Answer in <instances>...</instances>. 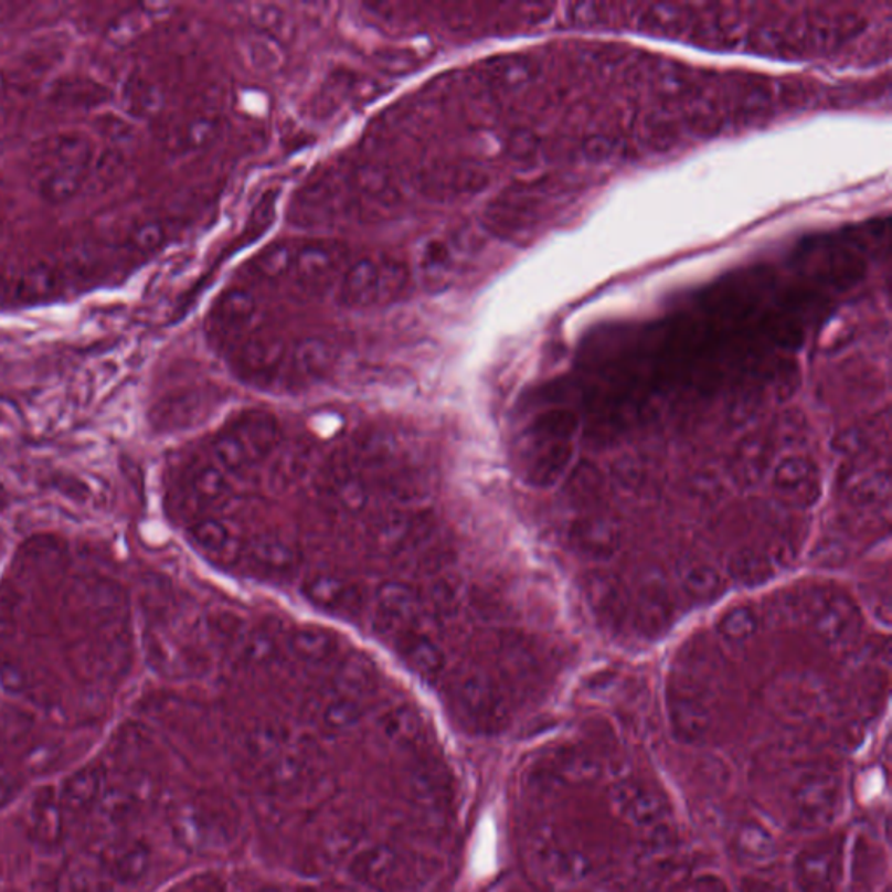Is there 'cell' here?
Returning <instances> with one entry per match:
<instances>
[{"label": "cell", "mask_w": 892, "mask_h": 892, "mask_svg": "<svg viewBox=\"0 0 892 892\" xmlns=\"http://www.w3.org/2000/svg\"><path fill=\"white\" fill-rule=\"evenodd\" d=\"M505 666L511 673H517L520 680H529L539 673L538 657L532 650L521 644H509L505 647Z\"/></svg>", "instance_id": "cell-50"}, {"label": "cell", "mask_w": 892, "mask_h": 892, "mask_svg": "<svg viewBox=\"0 0 892 892\" xmlns=\"http://www.w3.org/2000/svg\"><path fill=\"white\" fill-rule=\"evenodd\" d=\"M741 892H788L786 891L783 885L777 884L774 880L767 879H755V877H750V879L741 880L740 885Z\"/></svg>", "instance_id": "cell-60"}, {"label": "cell", "mask_w": 892, "mask_h": 892, "mask_svg": "<svg viewBox=\"0 0 892 892\" xmlns=\"http://www.w3.org/2000/svg\"><path fill=\"white\" fill-rule=\"evenodd\" d=\"M189 892H204V891H189Z\"/></svg>", "instance_id": "cell-62"}, {"label": "cell", "mask_w": 892, "mask_h": 892, "mask_svg": "<svg viewBox=\"0 0 892 892\" xmlns=\"http://www.w3.org/2000/svg\"><path fill=\"white\" fill-rule=\"evenodd\" d=\"M0 889H2V884H0Z\"/></svg>", "instance_id": "cell-63"}, {"label": "cell", "mask_w": 892, "mask_h": 892, "mask_svg": "<svg viewBox=\"0 0 892 892\" xmlns=\"http://www.w3.org/2000/svg\"><path fill=\"white\" fill-rule=\"evenodd\" d=\"M62 801L47 789L39 792L30 806V827L42 842H56L63 830Z\"/></svg>", "instance_id": "cell-34"}, {"label": "cell", "mask_w": 892, "mask_h": 892, "mask_svg": "<svg viewBox=\"0 0 892 892\" xmlns=\"http://www.w3.org/2000/svg\"><path fill=\"white\" fill-rule=\"evenodd\" d=\"M774 445L767 436L752 434L741 439L731 457V475L737 484L753 487L767 475L773 463Z\"/></svg>", "instance_id": "cell-28"}, {"label": "cell", "mask_w": 892, "mask_h": 892, "mask_svg": "<svg viewBox=\"0 0 892 892\" xmlns=\"http://www.w3.org/2000/svg\"><path fill=\"white\" fill-rule=\"evenodd\" d=\"M244 565L255 577L285 581L294 577L300 563V551L294 542L276 533H262L244 542Z\"/></svg>", "instance_id": "cell-14"}, {"label": "cell", "mask_w": 892, "mask_h": 892, "mask_svg": "<svg viewBox=\"0 0 892 892\" xmlns=\"http://www.w3.org/2000/svg\"><path fill=\"white\" fill-rule=\"evenodd\" d=\"M98 809L107 821H126L137 810V798L132 797L126 789H116L112 794L102 795Z\"/></svg>", "instance_id": "cell-49"}, {"label": "cell", "mask_w": 892, "mask_h": 892, "mask_svg": "<svg viewBox=\"0 0 892 892\" xmlns=\"http://www.w3.org/2000/svg\"><path fill=\"white\" fill-rule=\"evenodd\" d=\"M56 758H59V753H56L53 746H47V744L39 746V748L32 750L29 756H26V771H30L32 774H38V776L39 774L47 773L51 765H54V762H56Z\"/></svg>", "instance_id": "cell-56"}, {"label": "cell", "mask_w": 892, "mask_h": 892, "mask_svg": "<svg viewBox=\"0 0 892 892\" xmlns=\"http://www.w3.org/2000/svg\"><path fill=\"white\" fill-rule=\"evenodd\" d=\"M692 493L698 497L702 502H710L715 505L723 497L725 492V485H723L722 475L715 469H701L695 472L694 478L690 481Z\"/></svg>", "instance_id": "cell-52"}, {"label": "cell", "mask_w": 892, "mask_h": 892, "mask_svg": "<svg viewBox=\"0 0 892 892\" xmlns=\"http://www.w3.org/2000/svg\"><path fill=\"white\" fill-rule=\"evenodd\" d=\"M720 637L732 645H743L752 640L758 631V616L752 605H734L723 612L716 623Z\"/></svg>", "instance_id": "cell-39"}, {"label": "cell", "mask_w": 892, "mask_h": 892, "mask_svg": "<svg viewBox=\"0 0 892 892\" xmlns=\"http://www.w3.org/2000/svg\"><path fill=\"white\" fill-rule=\"evenodd\" d=\"M289 652L297 657L298 661L310 666H325L334 661L339 656L340 641L334 633L328 629L300 628L289 637Z\"/></svg>", "instance_id": "cell-29"}, {"label": "cell", "mask_w": 892, "mask_h": 892, "mask_svg": "<svg viewBox=\"0 0 892 892\" xmlns=\"http://www.w3.org/2000/svg\"><path fill=\"white\" fill-rule=\"evenodd\" d=\"M279 442V424L274 415L249 410L232 418L211 439L210 455L229 475L249 471L264 463Z\"/></svg>", "instance_id": "cell-3"}, {"label": "cell", "mask_w": 892, "mask_h": 892, "mask_svg": "<svg viewBox=\"0 0 892 892\" xmlns=\"http://www.w3.org/2000/svg\"><path fill=\"white\" fill-rule=\"evenodd\" d=\"M384 731L394 740L410 737V735H414L418 731L417 716L408 708L393 710L389 715H385Z\"/></svg>", "instance_id": "cell-55"}, {"label": "cell", "mask_w": 892, "mask_h": 892, "mask_svg": "<svg viewBox=\"0 0 892 892\" xmlns=\"http://www.w3.org/2000/svg\"><path fill=\"white\" fill-rule=\"evenodd\" d=\"M891 492L889 475L885 471L868 472L863 478L856 479L849 488V499L856 506H875L884 502Z\"/></svg>", "instance_id": "cell-46"}, {"label": "cell", "mask_w": 892, "mask_h": 892, "mask_svg": "<svg viewBox=\"0 0 892 892\" xmlns=\"http://www.w3.org/2000/svg\"><path fill=\"white\" fill-rule=\"evenodd\" d=\"M396 649L406 666L422 677H438L448 665L443 645L427 629L422 628V623L396 641Z\"/></svg>", "instance_id": "cell-27"}, {"label": "cell", "mask_w": 892, "mask_h": 892, "mask_svg": "<svg viewBox=\"0 0 892 892\" xmlns=\"http://www.w3.org/2000/svg\"><path fill=\"white\" fill-rule=\"evenodd\" d=\"M244 661L253 666H269L276 661L279 645L270 629L256 628L246 631L240 645Z\"/></svg>", "instance_id": "cell-44"}, {"label": "cell", "mask_w": 892, "mask_h": 892, "mask_svg": "<svg viewBox=\"0 0 892 892\" xmlns=\"http://www.w3.org/2000/svg\"><path fill=\"white\" fill-rule=\"evenodd\" d=\"M373 666L367 659L361 657H351L348 661L342 662L339 668V673L334 678L339 694L349 695V698L360 699L361 695L367 694L368 689L375 680L373 675Z\"/></svg>", "instance_id": "cell-42"}, {"label": "cell", "mask_w": 892, "mask_h": 892, "mask_svg": "<svg viewBox=\"0 0 892 892\" xmlns=\"http://www.w3.org/2000/svg\"><path fill=\"white\" fill-rule=\"evenodd\" d=\"M424 620L421 596L414 586L400 581L382 584L373 602V629L396 644Z\"/></svg>", "instance_id": "cell-9"}, {"label": "cell", "mask_w": 892, "mask_h": 892, "mask_svg": "<svg viewBox=\"0 0 892 892\" xmlns=\"http://www.w3.org/2000/svg\"><path fill=\"white\" fill-rule=\"evenodd\" d=\"M261 304L248 286H232L225 289L206 319V334L219 351L231 352L241 340L256 330L255 319Z\"/></svg>", "instance_id": "cell-7"}, {"label": "cell", "mask_w": 892, "mask_h": 892, "mask_svg": "<svg viewBox=\"0 0 892 892\" xmlns=\"http://www.w3.org/2000/svg\"><path fill=\"white\" fill-rule=\"evenodd\" d=\"M584 598L602 626L617 629L628 619V596L616 575L593 571L584 578Z\"/></svg>", "instance_id": "cell-20"}, {"label": "cell", "mask_w": 892, "mask_h": 892, "mask_svg": "<svg viewBox=\"0 0 892 892\" xmlns=\"http://www.w3.org/2000/svg\"><path fill=\"white\" fill-rule=\"evenodd\" d=\"M814 628L828 645L846 644L856 637L860 616L846 595L822 596V604L814 612Z\"/></svg>", "instance_id": "cell-26"}, {"label": "cell", "mask_w": 892, "mask_h": 892, "mask_svg": "<svg viewBox=\"0 0 892 892\" xmlns=\"http://www.w3.org/2000/svg\"><path fill=\"white\" fill-rule=\"evenodd\" d=\"M110 885L104 873L92 864L75 867L68 877V892H108Z\"/></svg>", "instance_id": "cell-54"}, {"label": "cell", "mask_w": 892, "mask_h": 892, "mask_svg": "<svg viewBox=\"0 0 892 892\" xmlns=\"http://www.w3.org/2000/svg\"><path fill=\"white\" fill-rule=\"evenodd\" d=\"M289 346L283 334L256 328L229 352L231 367L241 381L267 387L285 372Z\"/></svg>", "instance_id": "cell-6"}, {"label": "cell", "mask_w": 892, "mask_h": 892, "mask_svg": "<svg viewBox=\"0 0 892 892\" xmlns=\"http://www.w3.org/2000/svg\"><path fill=\"white\" fill-rule=\"evenodd\" d=\"M864 446H867V438L860 429L843 431L833 442V448L840 455H858L864 450Z\"/></svg>", "instance_id": "cell-57"}, {"label": "cell", "mask_w": 892, "mask_h": 892, "mask_svg": "<svg viewBox=\"0 0 892 892\" xmlns=\"http://www.w3.org/2000/svg\"><path fill=\"white\" fill-rule=\"evenodd\" d=\"M682 892H728V888L716 877H699L687 884Z\"/></svg>", "instance_id": "cell-61"}, {"label": "cell", "mask_w": 892, "mask_h": 892, "mask_svg": "<svg viewBox=\"0 0 892 892\" xmlns=\"http://www.w3.org/2000/svg\"><path fill=\"white\" fill-rule=\"evenodd\" d=\"M488 185V174L469 161H439L422 168L417 174L418 191L436 203L460 201L478 194Z\"/></svg>", "instance_id": "cell-11"}, {"label": "cell", "mask_w": 892, "mask_h": 892, "mask_svg": "<svg viewBox=\"0 0 892 892\" xmlns=\"http://www.w3.org/2000/svg\"><path fill=\"white\" fill-rule=\"evenodd\" d=\"M532 75V63L520 56H499L485 63L481 77L496 89H514L527 83Z\"/></svg>", "instance_id": "cell-36"}, {"label": "cell", "mask_w": 892, "mask_h": 892, "mask_svg": "<svg viewBox=\"0 0 892 892\" xmlns=\"http://www.w3.org/2000/svg\"><path fill=\"white\" fill-rule=\"evenodd\" d=\"M297 249L298 244L295 243L274 244L256 258L255 264H253V270L264 282L273 283L286 279L291 273V267H294Z\"/></svg>", "instance_id": "cell-41"}, {"label": "cell", "mask_w": 892, "mask_h": 892, "mask_svg": "<svg viewBox=\"0 0 892 892\" xmlns=\"http://www.w3.org/2000/svg\"><path fill=\"white\" fill-rule=\"evenodd\" d=\"M18 792L20 783L17 777L8 771H0V810L6 809L18 797Z\"/></svg>", "instance_id": "cell-59"}, {"label": "cell", "mask_w": 892, "mask_h": 892, "mask_svg": "<svg viewBox=\"0 0 892 892\" xmlns=\"http://www.w3.org/2000/svg\"><path fill=\"white\" fill-rule=\"evenodd\" d=\"M354 215L385 216L400 206L401 192L393 171L376 162L354 166L348 173Z\"/></svg>", "instance_id": "cell-12"}, {"label": "cell", "mask_w": 892, "mask_h": 892, "mask_svg": "<svg viewBox=\"0 0 892 892\" xmlns=\"http://www.w3.org/2000/svg\"><path fill=\"white\" fill-rule=\"evenodd\" d=\"M612 475L626 492H640L650 481V467L637 455H626L617 460Z\"/></svg>", "instance_id": "cell-48"}, {"label": "cell", "mask_w": 892, "mask_h": 892, "mask_svg": "<svg viewBox=\"0 0 892 892\" xmlns=\"http://www.w3.org/2000/svg\"><path fill=\"white\" fill-rule=\"evenodd\" d=\"M220 120L210 114H199V116L187 119L178 126L171 135V144L174 150L192 152V150L206 149L219 137Z\"/></svg>", "instance_id": "cell-35"}, {"label": "cell", "mask_w": 892, "mask_h": 892, "mask_svg": "<svg viewBox=\"0 0 892 892\" xmlns=\"http://www.w3.org/2000/svg\"><path fill=\"white\" fill-rule=\"evenodd\" d=\"M577 417L569 410H550L539 415L530 427V438L532 445H545V443H571L575 429H577Z\"/></svg>", "instance_id": "cell-37"}, {"label": "cell", "mask_w": 892, "mask_h": 892, "mask_svg": "<svg viewBox=\"0 0 892 892\" xmlns=\"http://www.w3.org/2000/svg\"><path fill=\"white\" fill-rule=\"evenodd\" d=\"M229 475L210 454L206 459L192 464L183 479V502L198 509L220 505L231 496Z\"/></svg>", "instance_id": "cell-24"}, {"label": "cell", "mask_w": 892, "mask_h": 892, "mask_svg": "<svg viewBox=\"0 0 892 892\" xmlns=\"http://www.w3.org/2000/svg\"><path fill=\"white\" fill-rule=\"evenodd\" d=\"M572 463V446L569 442L533 445L530 454L529 479L539 487H551L565 475Z\"/></svg>", "instance_id": "cell-30"}, {"label": "cell", "mask_w": 892, "mask_h": 892, "mask_svg": "<svg viewBox=\"0 0 892 892\" xmlns=\"http://www.w3.org/2000/svg\"><path fill=\"white\" fill-rule=\"evenodd\" d=\"M244 635H246V629H243V623L232 612H220L215 619L211 620V637L223 647H234V645L240 647Z\"/></svg>", "instance_id": "cell-51"}, {"label": "cell", "mask_w": 892, "mask_h": 892, "mask_svg": "<svg viewBox=\"0 0 892 892\" xmlns=\"http://www.w3.org/2000/svg\"><path fill=\"white\" fill-rule=\"evenodd\" d=\"M771 487L788 505L810 508L821 496V475L804 455H788L774 467Z\"/></svg>", "instance_id": "cell-17"}, {"label": "cell", "mask_w": 892, "mask_h": 892, "mask_svg": "<svg viewBox=\"0 0 892 892\" xmlns=\"http://www.w3.org/2000/svg\"><path fill=\"white\" fill-rule=\"evenodd\" d=\"M360 699L342 694L328 701L327 707L322 708L321 711L325 728L333 729V731H343V729L351 728L360 720Z\"/></svg>", "instance_id": "cell-47"}, {"label": "cell", "mask_w": 892, "mask_h": 892, "mask_svg": "<svg viewBox=\"0 0 892 892\" xmlns=\"http://www.w3.org/2000/svg\"><path fill=\"white\" fill-rule=\"evenodd\" d=\"M410 282L412 273L403 262L391 256H361L343 270L334 297L343 309L384 307L400 300Z\"/></svg>", "instance_id": "cell-2"}, {"label": "cell", "mask_w": 892, "mask_h": 892, "mask_svg": "<svg viewBox=\"0 0 892 892\" xmlns=\"http://www.w3.org/2000/svg\"><path fill=\"white\" fill-rule=\"evenodd\" d=\"M337 363V348L322 337H306L288 351L285 372L297 384H315L327 379Z\"/></svg>", "instance_id": "cell-23"}, {"label": "cell", "mask_w": 892, "mask_h": 892, "mask_svg": "<svg viewBox=\"0 0 892 892\" xmlns=\"http://www.w3.org/2000/svg\"><path fill=\"white\" fill-rule=\"evenodd\" d=\"M678 584L687 598L695 604H708L719 598L723 577L715 566L702 560H687L678 569Z\"/></svg>", "instance_id": "cell-31"}, {"label": "cell", "mask_w": 892, "mask_h": 892, "mask_svg": "<svg viewBox=\"0 0 892 892\" xmlns=\"http://www.w3.org/2000/svg\"><path fill=\"white\" fill-rule=\"evenodd\" d=\"M610 798L620 818L633 827L656 830L669 818L668 800L644 781H620L612 788Z\"/></svg>", "instance_id": "cell-16"}, {"label": "cell", "mask_w": 892, "mask_h": 892, "mask_svg": "<svg viewBox=\"0 0 892 892\" xmlns=\"http://www.w3.org/2000/svg\"><path fill=\"white\" fill-rule=\"evenodd\" d=\"M677 617L675 599L662 578H649L638 595L635 624L638 631L647 638L665 635L673 626Z\"/></svg>", "instance_id": "cell-25"}, {"label": "cell", "mask_w": 892, "mask_h": 892, "mask_svg": "<svg viewBox=\"0 0 892 892\" xmlns=\"http://www.w3.org/2000/svg\"><path fill=\"white\" fill-rule=\"evenodd\" d=\"M418 273L429 283H439L452 267V249L446 241L427 240L418 252Z\"/></svg>", "instance_id": "cell-45"}, {"label": "cell", "mask_w": 892, "mask_h": 892, "mask_svg": "<svg viewBox=\"0 0 892 892\" xmlns=\"http://www.w3.org/2000/svg\"><path fill=\"white\" fill-rule=\"evenodd\" d=\"M191 541L216 565H236L243 558L244 539L231 521L203 514L191 525Z\"/></svg>", "instance_id": "cell-19"}, {"label": "cell", "mask_w": 892, "mask_h": 892, "mask_svg": "<svg viewBox=\"0 0 892 892\" xmlns=\"http://www.w3.org/2000/svg\"><path fill=\"white\" fill-rule=\"evenodd\" d=\"M349 264V249L337 241L298 244L289 279H294L302 294H325L327 289L337 288Z\"/></svg>", "instance_id": "cell-8"}, {"label": "cell", "mask_w": 892, "mask_h": 892, "mask_svg": "<svg viewBox=\"0 0 892 892\" xmlns=\"http://www.w3.org/2000/svg\"><path fill=\"white\" fill-rule=\"evenodd\" d=\"M734 843L737 854L744 861H748L750 864H756V867L773 863L777 854L776 840H774L773 833L767 828L762 827L761 822H743L737 828Z\"/></svg>", "instance_id": "cell-33"}, {"label": "cell", "mask_w": 892, "mask_h": 892, "mask_svg": "<svg viewBox=\"0 0 892 892\" xmlns=\"http://www.w3.org/2000/svg\"><path fill=\"white\" fill-rule=\"evenodd\" d=\"M455 701L469 719L497 728L508 719V699L484 669L467 668L455 683Z\"/></svg>", "instance_id": "cell-13"}, {"label": "cell", "mask_w": 892, "mask_h": 892, "mask_svg": "<svg viewBox=\"0 0 892 892\" xmlns=\"http://www.w3.org/2000/svg\"><path fill=\"white\" fill-rule=\"evenodd\" d=\"M95 168V147L81 132L44 138L30 156L33 189L50 203H65L83 189Z\"/></svg>", "instance_id": "cell-1"}, {"label": "cell", "mask_w": 892, "mask_h": 892, "mask_svg": "<svg viewBox=\"0 0 892 892\" xmlns=\"http://www.w3.org/2000/svg\"><path fill=\"white\" fill-rule=\"evenodd\" d=\"M104 795V773L98 767H84L63 781L60 801L66 809L83 813L96 806Z\"/></svg>", "instance_id": "cell-32"}, {"label": "cell", "mask_w": 892, "mask_h": 892, "mask_svg": "<svg viewBox=\"0 0 892 892\" xmlns=\"http://www.w3.org/2000/svg\"><path fill=\"white\" fill-rule=\"evenodd\" d=\"M842 806V777L831 767L806 768L789 788V814L801 830H825L839 818Z\"/></svg>", "instance_id": "cell-4"}, {"label": "cell", "mask_w": 892, "mask_h": 892, "mask_svg": "<svg viewBox=\"0 0 892 892\" xmlns=\"http://www.w3.org/2000/svg\"><path fill=\"white\" fill-rule=\"evenodd\" d=\"M162 241H164V229L158 222L145 223L144 227L138 229L137 234H135V244H137L138 248L147 249V252L159 248Z\"/></svg>", "instance_id": "cell-58"}, {"label": "cell", "mask_w": 892, "mask_h": 892, "mask_svg": "<svg viewBox=\"0 0 892 892\" xmlns=\"http://www.w3.org/2000/svg\"><path fill=\"white\" fill-rule=\"evenodd\" d=\"M569 541L578 556L590 562H608L623 544V532L617 521L604 514L578 518L569 529Z\"/></svg>", "instance_id": "cell-18"}, {"label": "cell", "mask_w": 892, "mask_h": 892, "mask_svg": "<svg viewBox=\"0 0 892 892\" xmlns=\"http://www.w3.org/2000/svg\"><path fill=\"white\" fill-rule=\"evenodd\" d=\"M800 892H840L843 880V839L831 835L814 840L795 858Z\"/></svg>", "instance_id": "cell-10"}, {"label": "cell", "mask_w": 892, "mask_h": 892, "mask_svg": "<svg viewBox=\"0 0 892 892\" xmlns=\"http://www.w3.org/2000/svg\"><path fill=\"white\" fill-rule=\"evenodd\" d=\"M302 595L316 608L340 617H354L363 610L364 591L346 575L319 571L304 581Z\"/></svg>", "instance_id": "cell-15"}, {"label": "cell", "mask_w": 892, "mask_h": 892, "mask_svg": "<svg viewBox=\"0 0 892 892\" xmlns=\"http://www.w3.org/2000/svg\"><path fill=\"white\" fill-rule=\"evenodd\" d=\"M731 572L737 581L746 586H756L773 577L774 563L771 562L767 554L743 551L732 558Z\"/></svg>", "instance_id": "cell-43"}, {"label": "cell", "mask_w": 892, "mask_h": 892, "mask_svg": "<svg viewBox=\"0 0 892 892\" xmlns=\"http://www.w3.org/2000/svg\"><path fill=\"white\" fill-rule=\"evenodd\" d=\"M333 493L340 508L351 517L363 514L372 502L370 485L367 479L354 472H343L342 476H337L333 481Z\"/></svg>", "instance_id": "cell-40"}, {"label": "cell", "mask_w": 892, "mask_h": 892, "mask_svg": "<svg viewBox=\"0 0 892 892\" xmlns=\"http://www.w3.org/2000/svg\"><path fill=\"white\" fill-rule=\"evenodd\" d=\"M150 868V852L144 843H128L112 858L110 873L119 884H137Z\"/></svg>", "instance_id": "cell-38"}, {"label": "cell", "mask_w": 892, "mask_h": 892, "mask_svg": "<svg viewBox=\"0 0 892 892\" xmlns=\"http://www.w3.org/2000/svg\"><path fill=\"white\" fill-rule=\"evenodd\" d=\"M668 716L678 741L699 744L707 740L711 729V711L695 690H671L668 695Z\"/></svg>", "instance_id": "cell-22"}, {"label": "cell", "mask_w": 892, "mask_h": 892, "mask_svg": "<svg viewBox=\"0 0 892 892\" xmlns=\"http://www.w3.org/2000/svg\"><path fill=\"white\" fill-rule=\"evenodd\" d=\"M422 520L424 518L406 509H391L384 512L382 517L376 518L370 529L373 550L379 551L382 556H397L405 553L426 535Z\"/></svg>", "instance_id": "cell-21"}, {"label": "cell", "mask_w": 892, "mask_h": 892, "mask_svg": "<svg viewBox=\"0 0 892 892\" xmlns=\"http://www.w3.org/2000/svg\"><path fill=\"white\" fill-rule=\"evenodd\" d=\"M349 215H354V204L348 173L328 171L316 177L298 191L291 203V220L298 227H327Z\"/></svg>", "instance_id": "cell-5"}, {"label": "cell", "mask_w": 892, "mask_h": 892, "mask_svg": "<svg viewBox=\"0 0 892 892\" xmlns=\"http://www.w3.org/2000/svg\"><path fill=\"white\" fill-rule=\"evenodd\" d=\"M599 484L598 475L591 466H581L572 476L569 484V496L577 502H593L598 497Z\"/></svg>", "instance_id": "cell-53"}]
</instances>
